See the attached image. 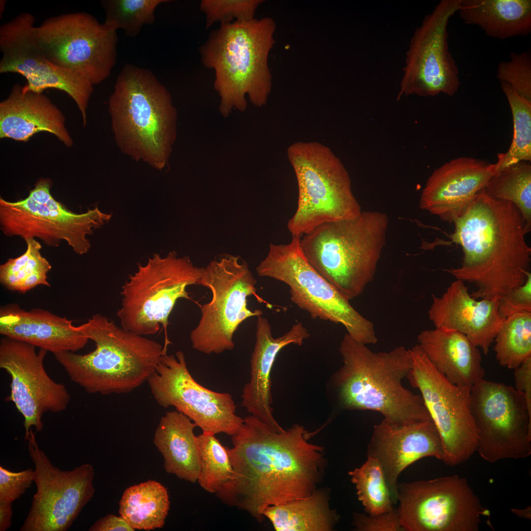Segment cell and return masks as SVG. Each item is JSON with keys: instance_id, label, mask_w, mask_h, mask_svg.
<instances>
[{"instance_id": "1", "label": "cell", "mask_w": 531, "mask_h": 531, "mask_svg": "<svg viewBox=\"0 0 531 531\" xmlns=\"http://www.w3.org/2000/svg\"><path fill=\"white\" fill-rule=\"evenodd\" d=\"M228 447L231 480L216 496L224 504L248 512L259 522L267 506L308 497L322 481L326 466L323 446L295 424L277 431L257 417L243 418Z\"/></svg>"}, {"instance_id": "2", "label": "cell", "mask_w": 531, "mask_h": 531, "mask_svg": "<svg viewBox=\"0 0 531 531\" xmlns=\"http://www.w3.org/2000/svg\"><path fill=\"white\" fill-rule=\"evenodd\" d=\"M451 235L462 247L460 266L446 271L456 279L474 284V299L499 300L524 284L531 273V231L512 203L491 198L484 189L454 223Z\"/></svg>"}, {"instance_id": "3", "label": "cell", "mask_w": 531, "mask_h": 531, "mask_svg": "<svg viewBox=\"0 0 531 531\" xmlns=\"http://www.w3.org/2000/svg\"><path fill=\"white\" fill-rule=\"evenodd\" d=\"M348 334L339 351L343 365L332 376L340 406L347 410H370L395 424L432 420L421 395L402 384L412 367L409 350L398 347L374 352Z\"/></svg>"}, {"instance_id": "4", "label": "cell", "mask_w": 531, "mask_h": 531, "mask_svg": "<svg viewBox=\"0 0 531 531\" xmlns=\"http://www.w3.org/2000/svg\"><path fill=\"white\" fill-rule=\"evenodd\" d=\"M276 27L267 17L220 24L200 47L203 65L214 71V88L224 117L234 108L246 109V95L257 107L266 104L272 85L268 58Z\"/></svg>"}, {"instance_id": "5", "label": "cell", "mask_w": 531, "mask_h": 531, "mask_svg": "<svg viewBox=\"0 0 531 531\" xmlns=\"http://www.w3.org/2000/svg\"><path fill=\"white\" fill-rule=\"evenodd\" d=\"M112 129L122 152L161 170L177 136L171 95L149 70L124 65L109 101Z\"/></svg>"}, {"instance_id": "6", "label": "cell", "mask_w": 531, "mask_h": 531, "mask_svg": "<svg viewBox=\"0 0 531 531\" xmlns=\"http://www.w3.org/2000/svg\"><path fill=\"white\" fill-rule=\"evenodd\" d=\"M95 344L85 354L64 351L54 354L70 380L89 393H127L154 372L167 350L157 341L127 331L102 315L78 326Z\"/></svg>"}, {"instance_id": "7", "label": "cell", "mask_w": 531, "mask_h": 531, "mask_svg": "<svg viewBox=\"0 0 531 531\" xmlns=\"http://www.w3.org/2000/svg\"><path fill=\"white\" fill-rule=\"evenodd\" d=\"M388 219L376 211L320 225L300 237L309 264L348 300L359 296L374 279L385 244Z\"/></svg>"}, {"instance_id": "8", "label": "cell", "mask_w": 531, "mask_h": 531, "mask_svg": "<svg viewBox=\"0 0 531 531\" xmlns=\"http://www.w3.org/2000/svg\"><path fill=\"white\" fill-rule=\"evenodd\" d=\"M298 185L296 210L287 227L301 236L323 223L354 219L362 211L339 159L318 142H298L287 150Z\"/></svg>"}, {"instance_id": "9", "label": "cell", "mask_w": 531, "mask_h": 531, "mask_svg": "<svg viewBox=\"0 0 531 531\" xmlns=\"http://www.w3.org/2000/svg\"><path fill=\"white\" fill-rule=\"evenodd\" d=\"M203 270L175 251L165 257L153 254L146 264L139 265L121 288L117 312L120 326L142 336L153 335L162 326L167 348L169 316L178 299H191L186 288L199 284Z\"/></svg>"}, {"instance_id": "10", "label": "cell", "mask_w": 531, "mask_h": 531, "mask_svg": "<svg viewBox=\"0 0 531 531\" xmlns=\"http://www.w3.org/2000/svg\"><path fill=\"white\" fill-rule=\"evenodd\" d=\"M300 237L292 236L287 244H270L267 256L256 268L259 276L288 285L292 302L312 318L341 324L358 343L376 344L378 338L373 323L309 264L301 250Z\"/></svg>"}, {"instance_id": "11", "label": "cell", "mask_w": 531, "mask_h": 531, "mask_svg": "<svg viewBox=\"0 0 531 531\" xmlns=\"http://www.w3.org/2000/svg\"><path fill=\"white\" fill-rule=\"evenodd\" d=\"M257 281L247 263L240 256L224 254L204 267L199 284L208 289L210 301L201 306V317L190 332L192 348L206 354H219L235 347L234 333L251 317L262 316L251 310L247 298L256 294Z\"/></svg>"}, {"instance_id": "12", "label": "cell", "mask_w": 531, "mask_h": 531, "mask_svg": "<svg viewBox=\"0 0 531 531\" xmlns=\"http://www.w3.org/2000/svg\"><path fill=\"white\" fill-rule=\"evenodd\" d=\"M49 178H41L25 199L10 202L0 198V225L7 236H19L25 242L37 237L48 246L66 242L79 255L87 253L90 243L87 236L112 217L97 207L76 213L51 195Z\"/></svg>"}, {"instance_id": "13", "label": "cell", "mask_w": 531, "mask_h": 531, "mask_svg": "<svg viewBox=\"0 0 531 531\" xmlns=\"http://www.w3.org/2000/svg\"><path fill=\"white\" fill-rule=\"evenodd\" d=\"M34 34L51 62L93 86L110 76L116 62L117 30L86 12L50 17L35 27Z\"/></svg>"}, {"instance_id": "14", "label": "cell", "mask_w": 531, "mask_h": 531, "mask_svg": "<svg viewBox=\"0 0 531 531\" xmlns=\"http://www.w3.org/2000/svg\"><path fill=\"white\" fill-rule=\"evenodd\" d=\"M397 508L405 531H478L490 511L458 474L398 484Z\"/></svg>"}, {"instance_id": "15", "label": "cell", "mask_w": 531, "mask_h": 531, "mask_svg": "<svg viewBox=\"0 0 531 531\" xmlns=\"http://www.w3.org/2000/svg\"><path fill=\"white\" fill-rule=\"evenodd\" d=\"M412 360L408 375L417 388L440 434L447 465L465 462L476 452L478 435L471 409L470 387L450 383L416 345L409 350Z\"/></svg>"}, {"instance_id": "16", "label": "cell", "mask_w": 531, "mask_h": 531, "mask_svg": "<svg viewBox=\"0 0 531 531\" xmlns=\"http://www.w3.org/2000/svg\"><path fill=\"white\" fill-rule=\"evenodd\" d=\"M471 409L477 431L476 452L494 463L531 454V413L514 387L482 379L471 387Z\"/></svg>"}, {"instance_id": "17", "label": "cell", "mask_w": 531, "mask_h": 531, "mask_svg": "<svg viewBox=\"0 0 531 531\" xmlns=\"http://www.w3.org/2000/svg\"><path fill=\"white\" fill-rule=\"evenodd\" d=\"M35 433L31 428L27 441L36 492L20 531H66L94 495V471L89 464L59 469L40 448Z\"/></svg>"}, {"instance_id": "18", "label": "cell", "mask_w": 531, "mask_h": 531, "mask_svg": "<svg viewBox=\"0 0 531 531\" xmlns=\"http://www.w3.org/2000/svg\"><path fill=\"white\" fill-rule=\"evenodd\" d=\"M460 0H442L415 30L406 52L398 98L402 95L453 96L461 82L449 50L447 25Z\"/></svg>"}, {"instance_id": "19", "label": "cell", "mask_w": 531, "mask_h": 531, "mask_svg": "<svg viewBox=\"0 0 531 531\" xmlns=\"http://www.w3.org/2000/svg\"><path fill=\"white\" fill-rule=\"evenodd\" d=\"M147 382L159 405L175 407L203 432L232 436L243 424L244 419L236 414L232 396L198 384L190 374L182 351L175 355L163 354Z\"/></svg>"}, {"instance_id": "20", "label": "cell", "mask_w": 531, "mask_h": 531, "mask_svg": "<svg viewBox=\"0 0 531 531\" xmlns=\"http://www.w3.org/2000/svg\"><path fill=\"white\" fill-rule=\"evenodd\" d=\"M35 18L24 12L0 27L2 57L0 73H17L27 82L23 92L42 93L48 88L62 90L75 101L87 123V109L93 85L83 77L51 62L39 47L34 34Z\"/></svg>"}, {"instance_id": "21", "label": "cell", "mask_w": 531, "mask_h": 531, "mask_svg": "<svg viewBox=\"0 0 531 531\" xmlns=\"http://www.w3.org/2000/svg\"><path fill=\"white\" fill-rule=\"evenodd\" d=\"M4 336L0 341V368L10 376V392L6 398L23 415L26 441L30 430L43 427V414L64 411L70 400L65 386L52 380L44 367L47 351Z\"/></svg>"}, {"instance_id": "22", "label": "cell", "mask_w": 531, "mask_h": 531, "mask_svg": "<svg viewBox=\"0 0 531 531\" xmlns=\"http://www.w3.org/2000/svg\"><path fill=\"white\" fill-rule=\"evenodd\" d=\"M367 457L380 464L395 504L401 472L426 457L443 462L444 453L440 434L432 420L398 425L384 419L374 426Z\"/></svg>"}, {"instance_id": "23", "label": "cell", "mask_w": 531, "mask_h": 531, "mask_svg": "<svg viewBox=\"0 0 531 531\" xmlns=\"http://www.w3.org/2000/svg\"><path fill=\"white\" fill-rule=\"evenodd\" d=\"M494 173V164L472 157L446 162L428 178L421 193L420 207L453 223Z\"/></svg>"}, {"instance_id": "24", "label": "cell", "mask_w": 531, "mask_h": 531, "mask_svg": "<svg viewBox=\"0 0 531 531\" xmlns=\"http://www.w3.org/2000/svg\"><path fill=\"white\" fill-rule=\"evenodd\" d=\"M429 318L437 328L460 331L487 354L505 318L499 300L473 298L464 282L456 279L440 297L432 295Z\"/></svg>"}, {"instance_id": "25", "label": "cell", "mask_w": 531, "mask_h": 531, "mask_svg": "<svg viewBox=\"0 0 531 531\" xmlns=\"http://www.w3.org/2000/svg\"><path fill=\"white\" fill-rule=\"evenodd\" d=\"M310 334L301 322L283 335L274 338L268 320L257 317L256 341L250 359V377L242 390L241 404L251 415L277 431L283 428L273 415L271 373L280 351L290 344L301 346Z\"/></svg>"}, {"instance_id": "26", "label": "cell", "mask_w": 531, "mask_h": 531, "mask_svg": "<svg viewBox=\"0 0 531 531\" xmlns=\"http://www.w3.org/2000/svg\"><path fill=\"white\" fill-rule=\"evenodd\" d=\"M0 333L53 354L76 352L88 340L72 320L42 309L25 310L16 304L1 308Z\"/></svg>"}, {"instance_id": "27", "label": "cell", "mask_w": 531, "mask_h": 531, "mask_svg": "<svg viewBox=\"0 0 531 531\" xmlns=\"http://www.w3.org/2000/svg\"><path fill=\"white\" fill-rule=\"evenodd\" d=\"M47 132L70 147L72 139L61 111L43 93L23 92L15 84L0 103V138L27 142L35 134Z\"/></svg>"}, {"instance_id": "28", "label": "cell", "mask_w": 531, "mask_h": 531, "mask_svg": "<svg viewBox=\"0 0 531 531\" xmlns=\"http://www.w3.org/2000/svg\"><path fill=\"white\" fill-rule=\"evenodd\" d=\"M417 340L431 363L451 384L472 387L484 379L480 352L462 332L436 327L422 331Z\"/></svg>"}, {"instance_id": "29", "label": "cell", "mask_w": 531, "mask_h": 531, "mask_svg": "<svg viewBox=\"0 0 531 531\" xmlns=\"http://www.w3.org/2000/svg\"><path fill=\"white\" fill-rule=\"evenodd\" d=\"M196 427L181 412H168L161 418L153 438L166 472L192 483L197 482L201 469Z\"/></svg>"}, {"instance_id": "30", "label": "cell", "mask_w": 531, "mask_h": 531, "mask_svg": "<svg viewBox=\"0 0 531 531\" xmlns=\"http://www.w3.org/2000/svg\"><path fill=\"white\" fill-rule=\"evenodd\" d=\"M457 12L465 24L476 25L493 38L531 33V0H460Z\"/></svg>"}, {"instance_id": "31", "label": "cell", "mask_w": 531, "mask_h": 531, "mask_svg": "<svg viewBox=\"0 0 531 531\" xmlns=\"http://www.w3.org/2000/svg\"><path fill=\"white\" fill-rule=\"evenodd\" d=\"M329 501L328 491L317 488L308 497L267 506L262 514L277 531H331L339 516Z\"/></svg>"}, {"instance_id": "32", "label": "cell", "mask_w": 531, "mask_h": 531, "mask_svg": "<svg viewBox=\"0 0 531 531\" xmlns=\"http://www.w3.org/2000/svg\"><path fill=\"white\" fill-rule=\"evenodd\" d=\"M170 509L167 488L155 480L131 486L124 491L119 513L135 530L162 528Z\"/></svg>"}, {"instance_id": "33", "label": "cell", "mask_w": 531, "mask_h": 531, "mask_svg": "<svg viewBox=\"0 0 531 531\" xmlns=\"http://www.w3.org/2000/svg\"><path fill=\"white\" fill-rule=\"evenodd\" d=\"M27 249L21 256L9 259L0 266V281L6 288L25 293L36 286L50 287L47 273L52 266L42 256L40 243L34 238L26 241Z\"/></svg>"}, {"instance_id": "34", "label": "cell", "mask_w": 531, "mask_h": 531, "mask_svg": "<svg viewBox=\"0 0 531 531\" xmlns=\"http://www.w3.org/2000/svg\"><path fill=\"white\" fill-rule=\"evenodd\" d=\"M491 198L514 204L531 230V164L521 161L505 167L491 177L485 188Z\"/></svg>"}, {"instance_id": "35", "label": "cell", "mask_w": 531, "mask_h": 531, "mask_svg": "<svg viewBox=\"0 0 531 531\" xmlns=\"http://www.w3.org/2000/svg\"><path fill=\"white\" fill-rule=\"evenodd\" d=\"M501 87L511 111L513 135L508 150L497 155L495 173L521 161H531V101L518 94L506 83H501Z\"/></svg>"}, {"instance_id": "36", "label": "cell", "mask_w": 531, "mask_h": 531, "mask_svg": "<svg viewBox=\"0 0 531 531\" xmlns=\"http://www.w3.org/2000/svg\"><path fill=\"white\" fill-rule=\"evenodd\" d=\"M497 360L510 369L531 356V312H520L505 318L494 339Z\"/></svg>"}, {"instance_id": "37", "label": "cell", "mask_w": 531, "mask_h": 531, "mask_svg": "<svg viewBox=\"0 0 531 531\" xmlns=\"http://www.w3.org/2000/svg\"><path fill=\"white\" fill-rule=\"evenodd\" d=\"M348 473L355 485L358 500L366 514L377 515L387 512L394 507L384 471L376 459L367 457L360 467Z\"/></svg>"}, {"instance_id": "38", "label": "cell", "mask_w": 531, "mask_h": 531, "mask_svg": "<svg viewBox=\"0 0 531 531\" xmlns=\"http://www.w3.org/2000/svg\"><path fill=\"white\" fill-rule=\"evenodd\" d=\"M197 437L201 463L197 482L206 491L215 494L233 476L228 447L211 433L203 432Z\"/></svg>"}, {"instance_id": "39", "label": "cell", "mask_w": 531, "mask_h": 531, "mask_svg": "<svg viewBox=\"0 0 531 531\" xmlns=\"http://www.w3.org/2000/svg\"><path fill=\"white\" fill-rule=\"evenodd\" d=\"M167 0H105L101 4L105 13L106 25L117 30L122 29L126 35H138L144 25L155 20L154 11Z\"/></svg>"}, {"instance_id": "40", "label": "cell", "mask_w": 531, "mask_h": 531, "mask_svg": "<svg viewBox=\"0 0 531 531\" xmlns=\"http://www.w3.org/2000/svg\"><path fill=\"white\" fill-rule=\"evenodd\" d=\"M262 0H202L200 8L206 16V28L214 23L246 21L255 18V12Z\"/></svg>"}, {"instance_id": "41", "label": "cell", "mask_w": 531, "mask_h": 531, "mask_svg": "<svg viewBox=\"0 0 531 531\" xmlns=\"http://www.w3.org/2000/svg\"><path fill=\"white\" fill-rule=\"evenodd\" d=\"M510 59L501 61L497 77L509 84L520 95L531 101V50L512 52Z\"/></svg>"}, {"instance_id": "42", "label": "cell", "mask_w": 531, "mask_h": 531, "mask_svg": "<svg viewBox=\"0 0 531 531\" xmlns=\"http://www.w3.org/2000/svg\"><path fill=\"white\" fill-rule=\"evenodd\" d=\"M32 468L13 472L0 466V503H12L19 499L34 482Z\"/></svg>"}, {"instance_id": "43", "label": "cell", "mask_w": 531, "mask_h": 531, "mask_svg": "<svg viewBox=\"0 0 531 531\" xmlns=\"http://www.w3.org/2000/svg\"><path fill=\"white\" fill-rule=\"evenodd\" d=\"M352 523L358 531H405L394 507L377 515L354 512Z\"/></svg>"}, {"instance_id": "44", "label": "cell", "mask_w": 531, "mask_h": 531, "mask_svg": "<svg viewBox=\"0 0 531 531\" xmlns=\"http://www.w3.org/2000/svg\"><path fill=\"white\" fill-rule=\"evenodd\" d=\"M498 309L503 318L515 313L531 312V273L526 282L503 295L499 300Z\"/></svg>"}, {"instance_id": "45", "label": "cell", "mask_w": 531, "mask_h": 531, "mask_svg": "<svg viewBox=\"0 0 531 531\" xmlns=\"http://www.w3.org/2000/svg\"><path fill=\"white\" fill-rule=\"evenodd\" d=\"M515 389L524 397L531 413V356L514 369Z\"/></svg>"}, {"instance_id": "46", "label": "cell", "mask_w": 531, "mask_h": 531, "mask_svg": "<svg viewBox=\"0 0 531 531\" xmlns=\"http://www.w3.org/2000/svg\"><path fill=\"white\" fill-rule=\"evenodd\" d=\"M89 531H134V530L121 516L108 514L97 520Z\"/></svg>"}, {"instance_id": "47", "label": "cell", "mask_w": 531, "mask_h": 531, "mask_svg": "<svg viewBox=\"0 0 531 531\" xmlns=\"http://www.w3.org/2000/svg\"><path fill=\"white\" fill-rule=\"evenodd\" d=\"M12 503H0V531H5L11 525Z\"/></svg>"}, {"instance_id": "48", "label": "cell", "mask_w": 531, "mask_h": 531, "mask_svg": "<svg viewBox=\"0 0 531 531\" xmlns=\"http://www.w3.org/2000/svg\"><path fill=\"white\" fill-rule=\"evenodd\" d=\"M511 510L514 513L520 518L531 519V508L530 506H528L526 509H512Z\"/></svg>"}]
</instances>
